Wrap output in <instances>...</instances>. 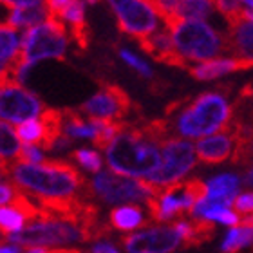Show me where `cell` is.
Returning a JSON list of instances; mask_svg holds the SVG:
<instances>
[{"label": "cell", "mask_w": 253, "mask_h": 253, "mask_svg": "<svg viewBox=\"0 0 253 253\" xmlns=\"http://www.w3.org/2000/svg\"><path fill=\"white\" fill-rule=\"evenodd\" d=\"M13 183L45 199L74 197L85 186V177L74 165L67 161H42L38 165H18L13 170Z\"/></svg>", "instance_id": "6da1fadb"}, {"label": "cell", "mask_w": 253, "mask_h": 253, "mask_svg": "<svg viewBox=\"0 0 253 253\" xmlns=\"http://www.w3.org/2000/svg\"><path fill=\"white\" fill-rule=\"evenodd\" d=\"M107 152V163L114 174L132 175V177H148L161 167L163 154L158 143L139 128H128L111 143Z\"/></svg>", "instance_id": "7a4b0ae2"}, {"label": "cell", "mask_w": 253, "mask_h": 253, "mask_svg": "<svg viewBox=\"0 0 253 253\" xmlns=\"http://www.w3.org/2000/svg\"><path fill=\"white\" fill-rule=\"evenodd\" d=\"M232 123V109L224 96L217 92H203L192 105L181 111L175 128L185 137H201L217 130H226Z\"/></svg>", "instance_id": "3957f363"}, {"label": "cell", "mask_w": 253, "mask_h": 253, "mask_svg": "<svg viewBox=\"0 0 253 253\" xmlns=\"http://www.w3.org/2000/svg\"><path fill=\"white\" fill-rule=\"evenodd\" d=\"M169 31L172 33L175 49L185 58L205 63L215 58L221 51H226V42H222L219 33L203 20H181Z\"/></svg>", "instance_id": "277c9868"}, {"label": "cell", "mask_w": 253, "mask_h": 253, "mask_svg": "<svg viewBox=\"0 0 253 253\" xmlns=\"http://www.w3.org/2000/svg\"><path fill=\"white\" fill-rule=\"evenodd\" d=\"M94 195L109 205H123V203H145L159 197L165 188L150 185L147 181L128 179L114 172H101L92 181Z\"/></svg>", "instance_id": "5b68a950"}, {"label": "cell", "mask_w": 253, "mask_h": 253, "mask_svg": "<svg viewBox=\"0 0 253 253\" xmlns=\"http://www.w3.org/2000/svg\"><path fill=\"white\" fill-rule=\"evenodd\" d=\"M5 241L16 246H31V248H45L56 244H71L76 241H85L84 230L80 224L62 219H47L38 221L24 228L22 232L5 237Z\"/></svg>", "instance_id": "8992f818"}, {"label": "cell", "mask_w": 253, "mask_h": 253, "mask_svg": "<svg viewBox=\"0 0 253 253\" xmlns=\"http://www.w3.org/2000/svg\"><path fill=\"white\" fill-rule=\"evenodd\" d=\"M67 49L65 24L60 18L49 16L47 22L27 29L22 40V51L26 54L29 65L43 58L62 60Z\"/></svg>", "instance_id": "52a82bcc"}, {"label": "cell", "mask_w": 253, "mask_h": 253, "mask_svg": "<svg viewBox=\"0 0 253 253\" xmlns=\"http://www.w3.org/2000/svg\"><path fill=\"white\" fill-rule=\"evenodd\" d=\"M163 161L154 174L147 177V183L158 186V188H169L177 185L181 177H185L195 165V148L188 141L183 139H170L161 145Z\"/></svg>", "instance_id": "ba28073f"}, {"label": "cell", "mask_w": 253, "mask_h": 253, "mask_svg": "<svg viewBox=\"0 0 253 253\" xmlns=\"http://www.w3.org/2000/svg\"><path fill=\"white\" fill-rule=\"evenodd\" d=\"M114 11L120 31L136 37L137 40L152 35L158 29V13L148 2L139 0H112L109 2Z\"/></svg>", "instance_id": "9c48e42d"}, {"label": "cell", "mask_w": 253, "mask_h": 253, "mask_svg": "<svg viewBox=\"0 0 253 253\" xmlns=\"http://www.w3.org/2000/svg\"><path fill=\"white\" fill-rule=\"evenodd\" d=\"M42 103L24 85L0 84V118L5 123H26L42 114Z\"/></svg>", "instance_id": "30bf717a"}, {"label": "cell", "mask_w": 253, "mask_h": 253, "mask_svg": "<svg viewBox=\"0 0 253 253\" xmlns=\"http://www.w3.org/2000/svg\"><path fill=\"white\" fill-rule=\"evenodd\" d=\"M132 101L120 85L105 84L90 100L80 107L82 112L89 114L90 120H107V122H122L130 111Z\"/></svg>", "instance_id": "8fae6325"}, {"label": "cell", "mask_w": 253, "mask_h": 253, "mask_svg": "<svg viewBox=\"0 0 253 253\" xmlns=\"http://www.w3.org/2000/svg\"><path fill=\"white\" fill-rule=\"evenodd\" d=\"M183 241L181 233L170 226H158L141 233H132L123 239V246L128 253H170Z\"/></svg>", "instance_id": "7c38bea8"}, {"label": "cell", "mask_w": 253, "mask_h": 253, "mask_svg": "<svg viewBox=\"0 0 253 253\" xmlns=\"http://www.w3.org/2000/svg\"><path fill=\"white\" fill-rule=\"evenodd\" d=\"M139 42V47L145 51L147 54H150L156 62L161 63H169V65H175V67H183L186 69V58L181 56L179 51L175 49L174 40H172V33L167 29V27H161V29H156L152 35L137 40Z\"/></svg>", "instance_id": "4fadbf2b"}, {"label": "cell", "mask_w": 253, "mask_h": 253, "mask_svg": "<svg viewBox=\"0 0 253 253\" xmlns=\"http://www.w3.org/2000/svg\"><path fill=\"white\" fill-rule=\"evenodd\" d=\"M230 31L226 38V51L235 53L237 58L253 62V20L246 18V11L243 15L228 20Z\"/></svg>", "instance_id": "5bb4252c"}, {"label": "cell", "mask_w": 253, "mask_h": 253, "mask_svg": "<svg viewBox=\"0 0 253 253\" xmlns=\"http://www.w3.org/2000/svg\"><path fill=\"white\" fill-rule=\"evenodd\" d=\"M195 152H197V158L203 163H222L232 154V136L228 132H221V134H215V136L205 137V139H201L197 143Z\"/></svg>", "instance_id": "9a60e30c"}, {"label": "cell", "mask_w": 253, "mask_h": 253, "mask_svg": "<svg viewBox=\"0 0 253 253\" xmlns=\"http://www.w3.org/2000/svg\"><path fill=\"white\" fill-rule=\"evenodd\" d=\"M9 9V16L5 24L13 29H18V27H35L40 26L43 22L49 20V2H35L33 0L31 5L27 7H7Z\"/></svg>", "instance_id": "2e32d148"}, {"label": "cell", "mask_w": 253, "mask_h": 253, "mask_svg": "<svg viewBox=\"0 0 253 253\" xmlns=\"http://www.w3.org/2000/svg\"><path fill=\"white\" fill-rule=\"evenodd\" d=\"M253 62L250 60H241V58H226V60H210L197 65V67L190 69V74L197 80H213L219 78L221 74L228 73H237V71H246L252 69Z\"/></svg>", "instance_id": "e0dca14e"}, {"label": "cell", "mask_w": 253, "mask_h": 253, "mask_svg": "<svg viewBox=\"0 0 253 253\" xmlns=\"http://www.w3.org/2000/svg\"><path fill=\"white\" fill-rule=\"evenodd\" d=\"M172 224L181 233L185 246H199V244L210 241L215 233L211 221H206V219H194V222L175 221Z\"/></svg>", "instance_id": "ac0fdd59"}, {"label": "cell", "mask_w": 253, "mask_h": 253, "mask_svg": "<svg viewBox=\"0 0 253 253\" xmlns=\"http://www.w3.org/2000/svg\"><path fill=\"white\" fill-rule=\"evenodd\" d=\"M40 122L43 125V141L40 148L54 150L63 137V112L56 109H43L40 114Z\"/></svg>", "instance_id": "d6986e66"}, {"label": "cell", "mask_w": 253, "mask_h": 253, "mask_svg": "<svg viewBox=\"0 0 253 253\" xmlns=\"http://www.w3.org/2000/svg\"><path fill=\"white\" fill-rule=\"evenodd\" d=\"M109 221L112 226L122 230V232H130V230H136L139 226H145L141 210L134 205H123L114 208L109 213Z\"/></svg>", "instance_id": "ffe728a7"}, {"label": "cell", "mask_w": 253, "mask_h": 253, "mask_svg": "<svg viewBox=\"0 0 253 253\" xmlns=\"http://www.w3.org/2000/svg\"><path fill=\"white\" fill-rule=\"evenodd\" d=\"M63 134L71 139H76V137H87V139H92L94 141L96 137V128L94 123L85 122L78 116V112L74 111H63Z\"/></svg>", "instance_id": "44dd1931"}, {"label": "cell", "mask_w": 253, "mask_h": 253, "mask_svg": "<svg viewBox=\"0 0 253 253\" xmlns=\"http://www.w3.org/2000/svg\"><path fill=\"white\" fill-rule=\"evenodd\" d=\"M0 43H2V49H0V63L2 67L7 65L11 60L15 58L16 53L20 51L22 45H18V35H16V29L9 27L7 24H2L0 27Z\"/></svg>", "instance_id": "7402d4cb"}, {"label": "cell", "mask_w": 253, "mask_h": 253, "mask_svg": "<svg viewBox=\"0 0 253 253\" xmlns=\"http://www.w3.org/2000/svg\"><path fill=\"white\" fill-rule=\"evenodd\" d=\"M250 244H253V228L237 226L226 233V239L222 243V252L235 253L239 250H243L244 246H250Z\"/></svg>", "instance_id": "603a6c76"}, {"label": "cell", "mask_w": 253, "mask_h": 253, "mask_svg": "<svg viewBox=\"0 0 253 253\" xmlns=\"http://www.w3.org/2000/svg\"><path fill=\"white\" fill-rule=\"evenodd\" d=\"M24 222H26V217L22 215L20 211H16L15 208H11V206H2L0 208V226H2L4 237H9V235L22 232Z\"/></svg>", "instance_id": "cb8c5ba5"}, {"label": "cell", "mask_w": 253, "mask_h": 253, "mask_svg": "<svg viewBox=\"0 0 253 253\" xmlns=\"http://www.w3.org/2000/svg\"><path fill=\"white\" fill-rule=\"evenodd\" d=\"M16 134H18L22 143L35 145V147L40 148L43 141V125L40 120H29V122L20 123L16 126Z\"/></svg>", "instance_id": "d4e9b609"}, {"label": "cell", "mask_w": 253, "mask_h": 253, "mask_svg": "<svg viewBox=\"0 0 253 253\" xmlns=\"http://www.w3.org/2000/svg\"><path fill=\"white\" fill-rule=\"evenodd\" d=\"M73 158L78 161L82 167L89 170V172H100L101 170V158L98 156L96 150H90V148H78L76 152L73 154Z\"/></svg>", "instance_id": "484cf974"}, {"label": "cell", "mask_w": 253, "mask_h": 253, "mask_svg": "<svg viewBox=\"0 0 253 253\" xmlns=\"http://www.w3.org/2000/svg\"><path fill=\"white\" fill-rule=\"evenodd\" d=\"M203 219L206 221H215V222H222V224H228V226H233L237 228L241 224V219L235 211L228 210V208H219V210H211L208 211Z\"/></svg>", "instance_id": "4316f807"}, {"label": "cell", "mask_w": 253, "mask_h": 253, "mask_svg": "<svg viewBox=\"0 0 253 253\" xmlns=\"http://www.w3.org/2000/svg\"><path fill=\"white\" fill-rule=\"evenodd\" d=\"M120 56L123 58V62L128 63L132 69H136L137 73L143 74L145 78H150V76H152V69L148 67V63H145L139 56H136V54H132L130 51H126V49H120Z\"/></svg>", "instance_id": "83f0119b"}, {"label": "cell", "mask_w": 253, "mask_h": 253, "mask_svg": "<svg viewBox=\"0 0 253 253\" xmlns=\"http://www.w3.org/2000/svg\"><path fill=\"white\" fill-rule=\"evenodd\" d=\"M233 206L239 211H243V213H253V192H246V194L237 195Z\"/></svg>", "instance_id": "f1b7e54d"}, {"label": "cell", "mask_w": 253, "mask_h": 253, "mask_svg": "<svg viewBox=\"0 0 253 253\" xmlns=\"http://www.w3.org/2000/svg\"><path fill=\"white\" fill-rule=\"evenodd\" d=\"M92 253H120V252L112 244L101 243V244H96L94 248H92Z\"/></svg>", "instance_id": "f546056e"}, {"label": "cell", "mask_w": 253, "mask_h": 253, "mask_svg": "<svg viewBox=\"0 0 253 253\" xmlns=\"http://www.w3.org/2000/svg\"><path fill=\"white\" fill-rule=\"evenodd\" d=\"M239 226H244V228H253V213L246 215L244 219H241V224Z\"/></svg>", "instance_id": "4dcf8cb0"}, {"label": "cell", "mask_w": 253, "mask_h": 253, "mask_svg": "<svg viewBox=\"0 0 253 253\" xmlns=\"http://www.w3.org/2000/svg\"><path fill=\"white\" fill-rule=\"evenodd\" d=\"M0 253H20V248L18 246H2V250H0Z\"/></svg>", "instance_id": "1f68e13d"}, {"label": "cell", "mask_w": 253, "mask_h": 253, "mask_svg": "<svg viewBox=\"0 0 253 253\" xmlns=\"http://www.w3.org/2000/svg\"><path fill=\"white\" fill-rule=\"evenodd\" d=\"M246 183H248L250 186H253V167L248 170V174H246Z\"/></svg>", "instance_id": "d6a6232c"}]
</instances>
